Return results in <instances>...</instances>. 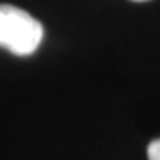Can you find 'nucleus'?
Instances as JSON below:
<instances>
[{
  "instance_id": "f03ea898",
  "label": "nucleus",
  "mask_w": 160,
  "mask_h": 160,
  "mask_svg": "<svg viewBox=\"0 0 160 160\" xmlns=\"http://www.w3.org/2000/svg\"><path fill=\"white\" fill-rule=\"evenodd\" d=\"M148 160H160V139L151 141L148 146Z\"/></svg>"
},
{
  "instance_id": "7ed1b4c3",
  "label": "nucleus",
  "mask_w": 160,
  "mask_h": 160,
  "mask_svg": "<svg viewBox=\"0 0 160 160\" xmlns=\"http://www.w3.org/2000/svg\"><path fill=\"white\" fill-rule=\"evenodd\" d=\"M132 2H148V0H132Z\"/></svg>"
},
{
  "instance_id": "f257e3e1",
  "label": "nucleus",
  "mask_w": 160,
  "mask_h": 160,
  "mask_svg": "<svg viewBox=\"0 0 160 160\" xmlns=\"http://www.w3.org/2000/svg\"><path fill=\"white\" fill-rule=\"evenodd\" d=\"M45 30L34 16L11 4H0V46L27 57L39 48Z\"/></svg>"
}]
</instances>
